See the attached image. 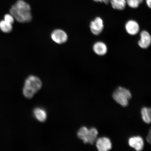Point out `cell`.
Returning <instances> with one entry per match:
<instances>
[{
  "label": "cell",
  "instance_id": "6da1fadb",
  "mask_svg": "<svg viewBox=\"0 0 151 151\" xmlns=\"http://www.w3.org/2000/svg\"><path fill=\"white\" fill-rule=\"evenodd\" d=\"M10 14L21 23L31 21L32 19L30 5L23 0H18L10 9Z\"/></svg>",
  "mask_w": 151,
  "mask_h": 151
},
{
  "label": "cell",
  "instance_id": "7a4b0ae2",
  "mask_svg": "<svg viewBox=\"0 0 151 151\" xmlns=\"http://www.w3.org/2000/svg\"><path fill=\"white\" fill-rule=\"evenodd\" d=\"M42 86V83L40 79L35 76H30L24 83L23 89L24 97L28 99H31Z\"/></svg>",
  "mask_w": 151,
  "mask_h": 151
},
{
  "label": "cell",
  "instance_id": "3957f363",
  "mask_svg": "<svg viewBox=\"0 0 151 151\" xmlns=\"http://www.w3.org/2000/svg\"><path fill=\"white\" fill-rule=\"evenodd\" d=\"M99 134L97 130L95 128H91L88 129L85 126L81 128L77 132L78 138L83 140L85 144L93 145L97 139Z\"/></svg>",
  "mask_w": 151,
  "mask_h": 151
},
{
  "label": "cell",
  "instance_id": "277c9868",
  "mask_svg": "<svg viewBox=\"0 0 151 151\" xmlns=\"http://www.w3.org/2000/svg\"><path fill=\"white\" fill-rule=\"evenodd\" d=\"M112 97L117 103L123 107H126L131 99L132 94L129 90L119 86L113 92Z\"/></svg>",
  "mask_w": 151,
  "mask_h": 151
},
{
  "label": "cell",
  "instance_id": "5b68a950",
  "mask_svg": "<svg viewBox=\"0 0 151 151\" xmlns=\"http://www.w3.org/2000/svg\"><path fill=\"white\" fill-rule=\"evenodd\" d=\"M103 20L100 17H97L90 22V28L91 33L95 35H99L103 31L104 29Z\"/></svg>",
  "mask_w": 151,
  "mask_h": 151
},
{
  "label": "cell",
  "instance_id": "8992f818",
  "mask_svg": "<svg viewBox=\"0 0 151 151\" xmlns=\"http://www.w3.org/2000/svg\"><path fill=\"white\" fill-rule=\"evenodd\" d=\"M96 141V147L99 151H107L112 148V143L108 137H99Z\"/></svg>",
  "mask_w": 151,
  "mask_h": 151
},
{
  "label": "cell",
  "instance_id": "52a82bcc",
  "mask_svg": "<svg viewBox=\"0 0 151 151\" xmlns=\"http://www.w3.org/2000/svg\"><path fill=\"white\" fill-rule=\"evenodd\" d=\"M51 37L53 41L58 44H61L67 42L68 37L63 30L57 29L52 32Z\"/></svg>",
  "mask_w": 151,
  "mask_h": 151
},
{
  "label": "cell",
  "instance_id": "ba28073f",
  "mask_svg": "<svg viewBox=\"0 0 151 151\" xmlns=\"http://www.w3.org/2000/svg\"><path fill=\"white\" fill-rule=\"evenodd\" d=\"M140 40L138 42V44L143 49L148 48L151 43V37L150 33L146 31H142L140 34Z\"/></svg>",
  "mask_w": 151,
  "mask_h": 151
},
{
  "label": "cell",
  "instance_id": "9c48e42d",
  "mask_svg": "<svg viewBox=\"0 0 151 151\" xmlns=\"http://www.w3.org/2000/svg\"><path fill=\"white\" fill-rule=\"evenodd\" d=\"M128 144L132 148L137 151L142 150L144 146V141L142 138L140 136L130 138L128 139Z\"/></svg>",
  "mask_w": 151,
  "mask_h": 151
},
{
  "label": "cell",
  "instance_id": "30bf717a",
  "mask_svg": "<svg viewBox=\"0 0 151 151\" xmlns=\"http://www.w3.org/2000/svg\"><path fill=\"white\" fill-rule=\"evenodd\" d=\"M125 28L127 33L133 36L137 35L140 30V27L138 23L133 20H128L126 22Z\"/></svg>",
  "mask_w": 151,
  "mask_h": 151
},
{
  "label": "cell",
  "instance_id": "8fae6325",
  "mask_svg": "<svg viewBox=\"0 0 151 151\" xmlns=\"http://www.w3.org/2000/svg\"><path fill=\"white\" fill-rule=\"evenodd\" d=\"M93 50L96 54L100 56L105 55L108 51L106 45L101 41H99L94 43L93 46Z\"/></svg>",
  "mask_w": 151,
  "mask_h": 151
},
{
  "label": "cell",
  "instance_id": "7c38bea8",
  "mask_svg": "<svg viewBox=\"0 0 151 151\" xmlns=\"http://www.w3.org/2000/svg\"><path fill=\"white\" fill-rule=\"evenodd\" d=\"M109 3L113 9L119 11L124 10L127 5L126 0H110Z\"/></svg>",
  "mask_w": 151,
  "mask_h": 151
},
{
  "label": "cell",
  "instance_id": "4fadbf2b",
  "mask_svg": "<svg viewBox=\"0 0 151 151\" xmlns=\"http://www.w3.org/2000/svg\"><path fill=\"white\" fill-rule=\"evenodd\" d=\"M34 115L39 121L43 122L46 120L47 118V113L44 110L40 108H37L34 111Z\"/></svg>",
  "mask_w": 151,
  "mask_h": 151
},
{
  "label": "cell",
  "instance_id": "5bb4252c",
  "mask_svg": "<svg viewBox=\"0 0 151 151\" xmlns=\"http://www.w3.org/2000/svg\"><path fill=\"white\" fill-rule=\"evenodd\" d=\"M151 110L150 108L143 107L141 110V114L142 120L147 124H150L151 121Z\"/></svg>",
  "mask_w": 151,
  "mask_h": 151
},
{
  "label": "cell",
  "instance_id": "9a60e30c",
  "mask_svg": "<svg viewBox=\"0 0 151 151\" xmlns=\"http://www.w3.org/2000/svg\"><path fill=\"white\" fill-rule=\"evenodd\" d=\"M0 29L1 31L5 33L10 32L12 31V24L5 21L1 20L0 22Z\"/></svg>",
  "mask_w": 151,
  "mask_h": 151
},
{
  "label": "cell",
  "instance_id": "2e32d148",
  "mask_svg": "<svg viewBox=\"0 0 151 151\" xmlns=\"http://www.w3.org/2000/svg\"><path fill=\"white\" fill-rule=\"evenodd\" d=\"M143 1L144 0H126L127 5L132 9L138 8Z\"/></svg>",
  "mask_w": 151,
  "mask_h": 151
},
{
  "label": "cell",
  "instance_id": "e0dca14e",
  "mask_svg": "<svg viewBox=\"0 0 151 151\" xmlns=\"http://www.w3.org/2000/svg\"><path fill=\"white\" fill-rule=\"evenodd\" d=\"M4 19L5 21L8 22V23L12 24L14 22V18L12 15L7 14L5 15L4 16Z\"/></svg>",
  "mask_w": 151,
  "mask_h": 151
},
{
  "label": "cell",
  "instance_id": "ac0fdd59",
  "mask_svg": "<svg viewBox=\"0 0 151 151\" xmlns=\"http://www.w3.org/2000/svg\"><path fill=\"white\" fill-rule=\"evenodd\" d=\"M93 1L96 2L104 3L106 4H108L110 1V0H93Z\"/></svg>",
  "mask_w": 151,
  "mask_h": 151
},
{
  "label": "cell",
  "instance_id": "d6986e66",
  "mask_svg": "<svg viewBox=\"0 0 151 151\" xmlns=\"http://www.w3.org/2000/svg\"><path fill=\"white\" fill-rule=\"evenodd\" d=\"M147 141L148 143L150 144L151 143V129H150L149 133L147 137Z\"/></svg>",
  "mask_w": 151,
  "mask_h": 151
},
{
  "label": "cell",
  "instance_id": "ffe728a7",
  "mask_svg": "<svg viewBox=\"0 0 151 151\" xmlns=\"http://www.w3.org/2000/svg\"><path fill=\"white\" fill-rule=\"evenodd\" d=\"M151 0H146V4L150 8H151Z\"/></svg>",
  "mask_w": 151,
  "mask_h": 151
}]
</instances>
